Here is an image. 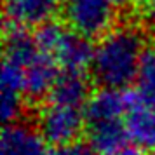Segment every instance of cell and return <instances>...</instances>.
Returning a JSON list of instances; mask_svg holds the SVG:
<instances>
[{"label":"cell","mask_w":155,"mask_h":155,"mask_svg":"<svg viewBox=\"0 0 155 155\" xmlns=\"http://www.w3.org/2000/svg\"><path fill=\"white\" fill-rule=\"evenodd\" d=\"M133 103V94H124L120 89L103 87L92 94L85 105V120L105 122V120H122V115L129 112Z\"/></svg>","instance_id":"8992f818"},{"label":"cell","mask_w":155,"mask_h":155,"mask_svg":"<svg viewBox=\"0 0 155 155\" xmlns=\"http://www.w3.org/2000/svg\"><path fill=\"white\" fill-rule=\"evenodd\" d=\"M58 77L56 61L42 52L30 66L25 68V96L31 101L49 96Z\"/></svg>","instance_id":"9c48e42d"},{"label":"cell","mask_w":155,"mask_h":155,"mask_svg":"<svg viewBox=\"0 0 155 155\" xmlns=\"http://www.w3.org/2000/svg\"><path fill=\"white\" fill-rule=\"evenodd\" d=\"M49 101L54 105L75 106L89 101V80L84 71H63L49 94Z\"/></svg>","instance_id":"7c38bea8"},{"label":"cell","mask_w":155,"mask_h":155,"mask_svg":"<svg viewBox=\"0 0 155 155\" xmlns=\"http://www.w3.org/2000/svg\"><path fill=\"white\" fill-rule=\"evenodd\" d=\"M119 12V0H66L64 18L71 30L87 37H101L112 30Z\"/></svg>","instance_id":"3957f363"},{"label":"cell","mask_w":155,"mask_h":155,"mask_svg":"<svg viewBox=\"0 0 155 155\" xmlns=\"http://www.w3.org/2000/svg\"><path fill=\"white\" fill-rule=\"evenodd\" d=\"M126 129L134 147L155 152V106L141 103L133 94V103L126 113Z\"/></svg>","instance_id":"52a82bcc"},{"label":"cell","mask_w":155,"mask_h":155,"mask_svg":"<svg viewBox=\"0 0 155 155\" xmlns=\"http://www.w3.org/2000/svg\"><path fill=\"white\" fill-rule=\"evenodd\" d=\"M84 119L85 113L80 112V108L49 103V106H45L38 115V131L47 143L61 147L77 141Z\"/></svg>","instance_id":"277c9868"},{"label":"cell","mask_w":155,"mask_h":155,"mask_svg":"<svg viewBox=\"0 0 155 155\" xmlns=\"http://www.w3.org/2000/svg\"><path fill=\"white\" fill-rule=\"evenodd\" d=\"M126 4H129V5H140V4H145L147 0H124Z\"/></svg>","instance_id":"e0dca14e"},{"label":"cell","mask_w":155,"mask_h":155,"mask_svg":"<svg viewBox=\"0 0 155 155\" xmlns=\"http://www.w3.org/2000/svg\"><path fill=\"white\" fill-rule=\"evenodd\" d=\"M35 38L38 49L63 66L64 71H84L87 66H92L96 47L75 30H66L56 21H47L38 26Z\"/></svg>","instance_id":"7a4b0ae2"},{"label":"cell","mask_w":155,"mask_h":155,"mask_svg":"<svg viewBox=\"0 0 155 155\" xmlns=\"http://www.w3.org/2000/svg\"><path fill=\"white\" fill-rule=\"evenodd\" d=\"M136 96L141 103L155 106V45H148L136 75Z\"/></svg>","instance_id":"4fadbf2b"},{"label":"cell","mask_w":155,"mask_h":155,"mask_svg":"<svg viewBox=\"0 0 155 155\" xmlns=\"http://www.w3.org/2000/svg\"><path fill=\"white\" fill-rule=\"evenodd\" d=\"M112 155H143V152H141V148H138V147L126 145V147H122L120 150H117V152L112 153Z\"/></svg>","instance_id":"2e32d148"},{"label":"cell","mask_w":155,"mask_h":155,"mask_svg":"<svg viewBox=\"0 0 155 155\" xmlns=\"http://www.w3.org/2000/svg\"><path fill=\"white\" fill-rule=\"evenodd\" d=\"M42 54L38 49L37 38L31 37L23 28L12 25L4 38V61L14 63L21 68H26Z\"/></svg>","instance_id":"8fae6325"},{"label":"cell","mask_w":155,"mask_h":155,"mask_svg":"<svg viewBox=\"0 0 155 155\" xmlns=\"http://www.w3.org/2000/svg\"><path fill=\"white\" fill-rule=\"evenodd\" d=\"M49 155H99L89 143L84 141H71L61 147H56Z\"/></svg>","instance_id":"5bb4252c"},{"label":"cell","mask_w":155,"mask_h":155,"mask_svg":"<svg viewBox=\"0 0 155 155\" xmlns=\"http://www.w3.org/2000/svg\"><path fill=\"white\" fill-rule=\"evenodd\" d=\"M145 37L134 26H120L106 33L94 49L92 73L98 84L108 89H124L136 80Z\"/></svg>","instance_id":"6da1fadb"},{"label":"cell","mask_w":155,"mask_h":155,"mask_svg":"<svg viewBox=\"0 0 155 155\" xmlns=\"http://www.w3.org/2000/svg\"><path fill=\"white\" fill-rule=\"evenodd\" d=\"M59 0H4V12L16 26H42L54 16Z\"/></svg>","instance_id":"ba28073f"},{"label":"cell","mask_w":155,"mask_h":155,"mask_svg":"<svg viewBox=\"0 0 155 155\" xmlns=\"http://www.w3.org/2000/svg\"><path fill=\"white\" fill-rule=\"evenodd\" d=\"M40 131L25 122H11L2 131L0 155H49Z\"/></svg>","instance_id":"5b68a950"},{"label":"cell","mask_w":155,"mask_h":155,"mask_svg":"<svg viewBox=\"0 0 155 155\" xmlns=\"http://www.w3.org/2000/svg\"><path fill=\"white\" fill-rule=\"evenodd\" d=\"M145 11H147L148 23L155 28V0H147L145 2Z\"/></svg>","instance_id":"9a60e30c"},{"label":"cell","mask_w":155,"mask_h":155,"mask_svg":"<svg viewBox=\"0 0 155 155\" xmlns=\"http://www.w3.org/2000/svg\"><path fill=\"white\" fill-rule=\"evenodd\" d=\"M87 140L99 155H112L127 145L129 134L126 122L122 120H105L87 124Z\"/></svg>","instance_id":"30bf717a"}]
</instances>
